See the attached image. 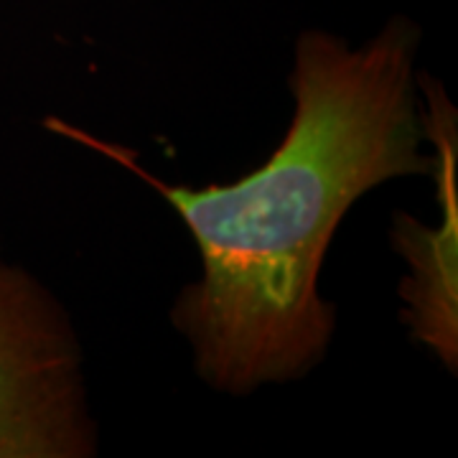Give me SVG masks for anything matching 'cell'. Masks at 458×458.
<instances>
[{
    "instance_id": "6da1fadb",
    "label": "cell",
    "mask_w": 458,
    "mask_h": 458,
    "mask_svg": "<svg viewBox=\"0 0 458 458\" xmlns=\"http://www.w3.org/2000/svg\"><path fill=\"white\" fill-rule=\"evenodd\" d=\"M423 29L387 18L360 44L327 29L295 36L293 114L255 171L229 183L161 179L123 143L62 117L41 128L132 174L179 214L199 252L168 321L194 375L227 397L301 382L327 361L336 306L321 293L328 250L357 201L400 179L430 176L418 51Z\"/></svg>"
},
{
    "instance_id": "7a4b0ae2",
    "label": "cell",
    "mask_w": 458,
    "mask_h": 458,
    "mask_svg": "<svg viewBox=\"0 0 458 458\" xmlns=\"http://www.w3.org/2000/svg\"><path fill=\"white\" fill-rule=\"evenodd\" d=\"M84 346L62 298L0 258V458H95Z\"/></svg>"
},
{
    "instance_id": "3957f363",
    "label": "cell",
    "mask_w": 458,
    "mask_h": 458,
    "mask_svg": "<svg viewBox=\"0 0 458 458\" xmlns=\"http://www.w3.org/2000/svg\"><path fill=\"white\" fill-rule=\"evenodd\" d=\"M420 114L430 143L438 225L397 212L390 229L393 250L405 262L400 280V324L410 342L433 354L445 372H458V113L445 84L418 72Z\"/></svg>"
}]
</instances>
